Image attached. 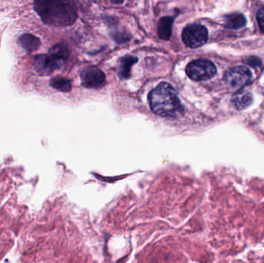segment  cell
<instances>
[{
  "instance_id": "obj_9",
  "label": "cell",
  "mask_w": 264,
  "mask_h": 263,
  "mask_svg": "<svg viewBox=\"0 0 264 263\" xmlns=\"http://www.w3.org/2000/svg\"><path fill=\"white\" fill-rule=\"evenodd\" d=\"M173 23L174 18L171 16H165L160 19L158 24V35L160 39L163 41L170 39Z\"/></svg>"
},
{
  "instance_id": "obj_5",
  "label": "cell",
  "mask_w": 264,
  "mask_h": 263,
  "mask_svg": "<svg viewBox=\"0 0 264 263\" xmlns=\"http://www.w3.org/2000/svg\"><path fill=\"white\" fill-rule=\"evenodd\" d=\"M208 30L204 26L190 24L185 27L181 34L183 42L187 47L195 49L202 47L208 41Z\"/></svg>"
},
{
  "instance_id": "obj_4",
  "label": "cell",
  "mask_w": 264,
  "mask_h": 263,
  "mask_svg": "<svg viewBox=\"0 0 264 263\" xmlns=\"http://www.w3.org/2000/svg\"><path fill=\"white\" fill-rule=\"evenodd\" d=\"M186 74L192 80H209L217 73L216 66L207 59H196L192 61L186 67Z\"/></svg>"
},
{
  "instance_id": "obj_15",
  "label": "cell",
  "mask_w": 264,
  "mask_h": 263,
  "mask_svg": "<svg viewBox=\"0 0 264 263\" xmlns=\"http://www.w3.org/2000/svg\"><path fill=\"white\" fill-rule=\"evenodd\" d=\"M259 63H260V60L257 59V58L255 57L250 58L248 61V64H250L251 66H253V67H255V64H256V66H259Z\"/></svg>"
},
{
  "instance_id": "obj_12",
  "label": "cell",
  "mask_w": 264,
  "mask_h": 263,
  "mask_svg": "<svg viewBox=\"0 0 264 263\" xmlns=\"http://www.w3.org/2000/svg\"><path fill=\"white\" fill-rule=\"evenodd\" d=\"M246 24H247L246 18L244 17L243 15L239 13H234L226 16L225 27L227 28L236 30L243 27Z\"/></svg>"
},
{
  "instance_id": "obj_6",
  "label": "cell",
  "mask_w": 264,
  "mask_h": 263,
  "mask_svg": "<svg viewBox=\"0 0 264 263\" xmlns=\"http://www.w3.org/2000/svg\"><path fill=\"white\" fill-rule=\"evenodd\" d=\"M224 79L231 88H242L251 83L252 73L245 67H236L226 72Z\"/></svg>"
},
{
  "instance_id": "obj_10",
  "label": "cell",
  "mask_w": 264,
  "mask_h": 263,
  "mask_svg": "<svg viewBox=\"0 0 264 263\" xmlns=\"http://www.w3.org/2000/svg\"><path fill=\"white\" fill-rule=\"evenodd\" d=\"M232 103L238 110H243L253 103V95L247 91H239L233 95Z\"/></svg>"
},
{
  "instance_id": "obj_8",
  "label": "cell",
  "mask_w": 264,
  "mask_h": 263,
  "mask_svg": "<svg viewBox=\"0 0 264 263\" xmlns=\"http://www.w3.org/2000/svg\"><path fill=\"white\" fill-rule=\"evenodd\" d=\"M138 59L133 56H124L117 63V73L121 79H126L131 76V69L132 66L138 62Z\"/></svg>"
},
{
  "instance_id": "obj_14",
  "label": "cell",
  "mask_w": 264,
  "mask_h": 263,
  "mask_svg": "<svg viewBox=\"0 0 264 263\" xmlns=\"http://www.w3.org/2000/svg\"><path fill=\"white\" fill-rule=\"evenodd\" d=\"M256 19H257L259 29L264 33V7H261L258 10L257 14H256Z\"/></svg>"
},
{
  "instance_id": "obj_3",
  "label": "cell",
  "mask_w": 264,
  "mask_h": 263,
  "mask_svg": "<svg viewBox=\"0 0 264 263\" xmlns=\"http://www.w3.org/2000/svg\"><path fill=\"white\" fill-rule=\"evenodd\" d=\"M69 53L64 44L53 46L48 54L39 55L34 60L36 71L40 76H48L64 67L68 60Z\"/></svg>"
},
{
  "instance_id": "obj_13",
  "label": "cell",
  "mask_w": 264,
  "mask_h": 263,
  "mask_svg": "<svg viewBox=\"0 0 264 263\" xmlns=\"http://www.w3.org/2000/svg\"><path fill=\"white\" fill-rule=\"evenodd\" d=\"M50 86L62 92H69L71 90V80L64 77L53 78L50 82Z\"/></svg>"
},
{
  "instance_id": "obj_1",
  "label": "cell",
  "mask_w": 264,
  "mask_h": 263,
  "mask_svg": "<svg viewBox=\"0 0 264 263\" xmlns=\"http://www.w3.org/2000/svg\"><path fill=\"white\" fill-rule=\"evenodd\" d=\"M34 10L44 24L52 27H68L77 19L72 0H34Z\"/></svg>"
},
{
  "instance_id": "obj_7",
  "label": "cell",
  "mask_w": 264,
  "mask_h": 263,
  "mask_svg": "<svg viewBox=\"0 0 264 263\" xmlns=\"http://www.w3.org/2000/svg\"><path fill=\"white\" fill-rule=\"evenodd\" d=\"M82 85L90 89H99L105 86L106 76L105 73L95 67H89L80 73Z\"/></svg>"
},
{
  "instance_id": "obj_11",
  "label": "cell",
  "mask_w": 264,
  "mask_h": 263,
  "mask_svg": "<svg viewBox=\"0 0 264 263\" xmlns=\"http://www.w3.org/2000/svg\"><path fill=\"white\" fill-rule=\"evenodd\" d=\"M19 44L23 48L29 52L35 51L40 46V41L39 38L29 33L22 35L19 38Z\"/></svg>"
},
{
  "instance_id": "obj_16",
  "label": "cell",
  "mask_w": 264,
  "mask_h": 263,
  "mask_svg": "<svg viewBox=\"0 0 264 263\" xmlns=\"http://www.w3.org/2000/svg\"><path fill=\"white\" fill-rule=\"evenodd\" d=\"M111 1H112V3H114V4H120L123 3L124 0H111Z\"/></svg>"
},
{
  "instance_id": "obj_2",
  "label": "cell",
  "mask_w": 264,
  "mask_h": 263,
  "mask_svg": "<svg viewBox=\"0 0 264 263\" xmlns=\"http://www.w3.org/2000/svg\"><path fill=\"white\" fill-rule=\"evenodd\" d=\"M149 105L154 114L161 117H177L183 115L185 108L174 87L163 82L149 95Z\"/></svg>"
}]
</instances>
